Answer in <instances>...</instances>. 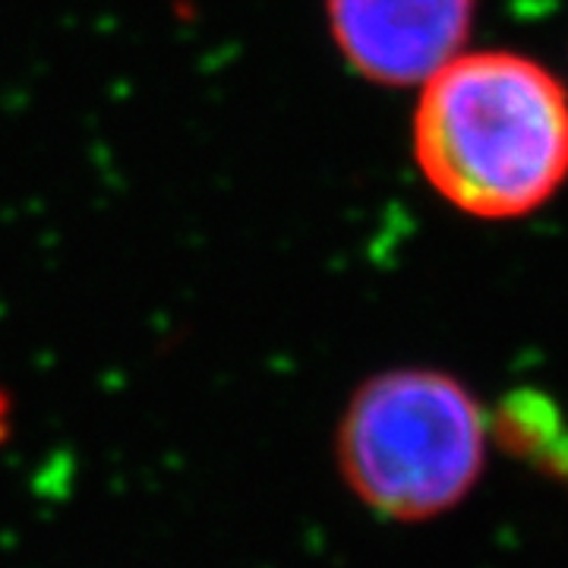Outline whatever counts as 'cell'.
<instances>
[{"instance_id": "cell-2", "label": "cell", "mask_w": 568, "mask_h": 568, "mask_svg": "<svg viewBox=\"0 0 568 568\" xmlns=\"http://www.w3.org/2000/svg\"><path fill=\"white\" fill-rule=\"evenodd\" d=\"M484 458L487 417L439 369H392L366 379L338 424L347 487L395 521H424L458 506Z\"/></svg>"}, {"instance_id": "cell-1", "label": "cell", "mask_w": 568, "mask_h": 568, "mask_svg": "<svg viewBox=\"0 0 568 568\" xmlns=\"http://www.w3.org/2000/svg\"><path fill=\"white\" fill-rule=\"evenodd\" d=\"M410 136L448 205L484 222L525 219L568 181V89L525 54L465 51L420 85Z\"/></svg>"}, {"instance_id": "cell-3", "label": "cell", "mask_w": 568, "mask_h": 568, "mask_svg": "<svg viewBox=\"0 0 568 568\" xmlns=\"http://www.w3.org/2000/svg\"><path fill=\"white\" fill-rule=\"evenodd\" d=\"M477 0H325L332 44L379 85H424L467 51Z\"/></svg>"}]
</instances>
